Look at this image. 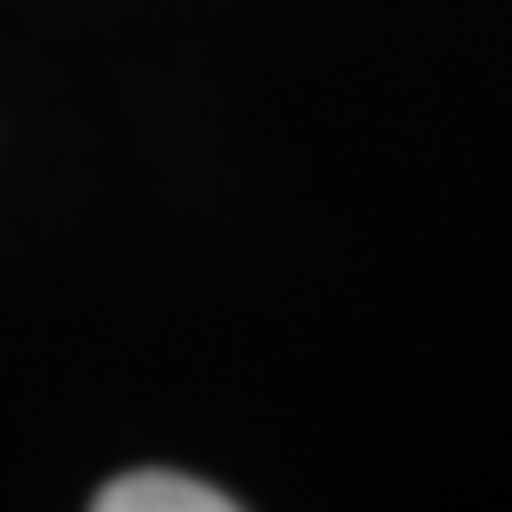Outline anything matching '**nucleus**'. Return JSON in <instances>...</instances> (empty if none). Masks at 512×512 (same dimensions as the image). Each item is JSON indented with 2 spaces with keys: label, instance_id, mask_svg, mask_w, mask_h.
<instances>
[{
  "label": "nucleus",
  "instance_id": "obj_1",
  "mask_svg": "<svg viewBox=\"0 0 512 512\" xmlns=\"http://www.w3.org/2000/svg\"><path fill=\"white\" fill-rule=\"evenodd\" d=\"M97 512H228L234 501L200 478L165 473V467H148V473H126L109 478L103 490L92 495Z\"/></svg>",
  "mask_w": 512,
  "mask_h": 512
}]
</instances>
